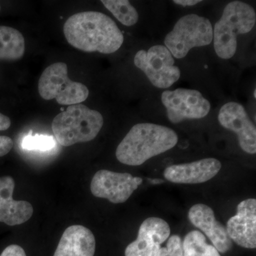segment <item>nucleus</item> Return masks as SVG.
I'll return each mask as SVG.
<instances>
[{"instance_id":"obj_10","label":"nucleus","mask_w":256,"mask_h":256,"mask_svg":"<svg viewBox=\"0 0 256 256\" xmlns=\"http://www.w3.org/2000/svg\"><path fill=\"white\" fill-rule=\"evenodd\" d=\"M220 126L237 134L239 146L248 153H256V128L245 108L238 102H226L218 114Z\"/></svg>"},{"instance_id":"obj_4","label":"nucleus","mask_w":256,"mask_h":256,"mask_svg":"<svg viewBox=\"0 0 256 256\" xmlns=\"http://www.w3.org/2000/svg\"><path fill=\"white\" fill-rule=\"evenodd\" d=\"M100 112L82 104L69 106L57 114L52 122L56 140L62 146H68L95 139L104 126Z\"/></svg>"},{"instance_id":"obj_14","label":"nucleus","mask_w":256,"mask_h":256,"mask_svg":"<svg viewBox=\"0 0 256 256\" xmlns=\"http://www.w3.org/2000/svg\"><path fill=\"white\" fill-rule=\"evenodd\" d=\"M222 164L215 158H205L185 164L168 166L164 172L166 180L176 184L206 182L220 172Z\"/></svg>"},{"instance_id":"obj_18","label":"nucleus","mask_w":256,"mask_h":256,"mask_svg":"<svg viewBox=\"0 0 256 256\" xmlns=\"http://www.w3.org/2000/svg\"><path fill=\"white\" fill-rule=\"evenodd\" d=\"M182 246L184 256H220L214 246L207 244L206 237L198 230L186 234Z\"/></svg>"},{"instance_id":"obj_19","label":"nucleus","mask_w":256,"mask_h":256,"mask_svg":"<svg viewBox=\"0 0 256 256\" xmlns=\"http://www.w3.org/2000/svg\"><path fill=\"white\" fill-rule=\"evenodd\" d=\"M101 2L124 26H131L138 23L139 14L128 0H102Z\"/></svg>"},{"instance_id":"obj_8","label":"nucleus","mask_w":256,"mask_h":256,"mask_svg":"<svg viewBox=\"0 0 256 256\" xmlns=\"http://www.w3.org/2000/svg\"><path fill=\"white\" fill-rule=\"evenodd\" d=\"M166 116L172 124L186 120L202 119L210 114V104L202 92L194 89L166 90L161 95Z\"/></svg>"},{"instance_id":"obj_3","label":"nucleus","mask_w":256,"mask_h":256,"mask_svg":"<svg viewBox=\"0 0 256 256\" xmlns=\"http://www.w3.org/2000/svg\"><path fill=\"white\" fill-rule=\"evenodd\" d=\"M256 23V10L250 4L242 1L228 3L213 28L216 55L222 60L232 58L236 52L238 35L249 33Z\"/></svg>"},{"instance_id":"obj_13","label":"nucleus","mask_w":256,"mask_h":256,"mask_svg":"<svg viewBox=\"0 0 256 256\" xmlns=\"http://www.w3.org/2000/svg\"><path fill=\"white\" fill-rule=\"evenodd\" d=\"M188 220L196 228L202 230L218 252L225 254L233 246L226 228L215 218L214 212L204 204H196L188 212Z\"/></svg>"},{"instance_id":"obj_17","label":"nucleus","mask_w":256,"mask_h":256,"mask_svg":"<svg viewBox=\"0 0 256 256\" xmlns=\"http://www.w3.org/2000/svg\"><path fill=\"white\" fill-rule=\"evenodd\" d=\"M24 53L22 34L10 26H0V60H20Z\"/></svg>"},{"instance_id":"obj_5","label":"nucleus","mask_w":256,"mask_h":256,"mask_svg":"<svg viewBox=\"0 0 256 256\" xmlns=\"http://www.w3.org/2000/svg\"><path fill=\"white\" fill-rule=\"evenodd\" d=\"M213 42V26L208 18L196 14H188L180 18L166 35L164 46L173 57L182 60L190 50L208 46Z\"/></svg>"},{"instance_id":"obj_21","label":"nucleus","mask_w":256,"mask_h":256,"mask_svg":"<svg viewBox=\"0 0 256 256\" xmlns=\"http://www.w3.org/2000/svg\"><path fill=\"white\" fill-rule=\"evenodd\" d=\"M158 256H184L181 238L178 235L170 237L166 246L160 248Z\"/></svg>"},{"instance_id":"obj_7","label":"nucleus","mask_w":256,"mask_h":256,"mask_svg":"<svg viewBox=\"0 0 256 256\" xmlns=\"http://www.w3.org/2000/svg\"><path fill=\"white\" fill-rule=\"evenodd\" d=\"M134 64L158 88H169L181 76V70L175 66L174 57L164 45H154L148 50H138Z\"/></svg>"},{"instance_id":"obj_9","label":"nucleus","mask_w":256,"mask_h":256,"mask_svg":"<svg viewBox=\"0 0 256 256\" xmlns=\"http://www.w3.org/2000/svg\"><path fill=\"white\" fill-rule=\"evenodd\" d=\"M142 181V178H136L129 173L101 170L92 178L90 190L94 196L107 198L111 203H124Z\"/></svg>"},{"instance_id":"obj_2","label":"nucleus","mask_w":256,"mask_h":256,"mask_svg":"<svg viewBox=\"0 0 256 256\" xmlns=\"http://www.w3.org/2000/svg\"><path fill=\"white\" fill-rule=\"evenodd\" d=\"M178 140V134L171 128L150 122L138 124L118 146L116 158L122 164L139 166L172 149Z\"/></svg>"},{"instance_id":"obj_16","label":"nucleus","mask_w":256,"mask_h":256,"mask_svg":"<svg viewBox=\"0 0 256 256\" xmlns=\"http://www.w3.org/2000/svg\"><path fill=\"white\" fill-rule=\"evenodd\" d=\"M95 252L92 232L84 226L74 225L64 232L54 256H94Z\"/></svg>"},{"instance_id":"obj_26","label":"nucleus","mask_w":256,"mask_h":256,"mask_svg":"<svg viewBox=\"0 0 256 256\" xmlns=\"http://www.w3.org/2000/svg\"><path fill=\"white\" fill-rule=\"evenodd\" d=\"M254 98H256V89H254Z\"/></svg>"},{"instance_id":"obj_27","label":"nucleus","mask_w":256,"mask_h":256,"mask_svg":"<svg viewBox=\"0 0 256 256\" xmlns=\"http://www.w3.org/2000/svg\"><path fill=\"white\" fill-rule=\"evenodd\" d=\"M0 10H1V8H0Z\"/></svg>"},{"instance_id":"obj_11","label":"nucleus","mask_w":256,"mask_h":256,"mask_svg":"<svg viewBox=\"0 0 256 256\" xmlns=\"http://www.w3.org/2000/svg\"><path fill=\"white\" fill-rule=\"evenodd\" d=\"M170 236L169 224L156 217L146 218L141 224L138 238L126 248V256H158L161 244Z\"/></svg>"},{"instance_id":"obj_25","label":"nucleus","mask_w":256,"mask_h":256,"mask_svg":"<svg viewBox=\"0 0 256 256\" xmlns=\"http://www.w3.org/2000/svg\"><path fill=\"white\" fill-rule=\"evenodd\" d=\"M150 182L152 184H162L164 182L162 180H159V178H154V180H152V178H148Z\"/></svg>"},{"instance_id":"obj_20","label":"nucleus","mask_w":256,"mask_h":256,"mask_svg":"<svg viewBox=\"0 0 256 256\" xmlns=\"http://www.w3.org/2000/svg\"><path fill=\"white\" fill-rule=\"evenodd\" d=\"M56 146V140L53 136L46 134H32V131L24 137L22 146L28 151L46 152L53 149Z\"/></svg>"},{"instance_id":"obj_12","label":"nucleus","mask_w":256,"mask_h":256,"mask_svg":"<svg viewBox=\"0 0 256 256\" xmlns=\"http://www.w3.org/2000/svg\"><path fill=\"white\" fill-rule=\"evenodd\" d=\"M229 238L239 246L254 249L256 247V200L248 198L237 207V214L227 222Z\"/></svg>"},{"instance_id":"obj_23","label":"nucleus","mask_w":256,"mask_h":256,"mask_svg":"<svg viewBox=\"0 0 256 256\" xmlns=\"http://www.w3.org/2000/svg\"><path fill=\"white\" fill-rule=\"evenodd\" d=\"M11 126V120L8 116L0 112V131L6 130Z\"/></svg>"},{"instance_id":"obj_6","label":"nucleus","mask_w":256,"mask_h":256,"mask_svg":"<svg viewBox=\"0 0 256 256\" xmlns=\"http://www.w3.org/2000/svg\"><path fill=\"white\" fill-rule=\"evenodd\" d=\"M38 92L42 98L56 99L62 106L80 104L88 98L89 90L82 82L70 80L68 66L63 62L52 64L42 73L38 80Z\"/></svg>"},{"instance_id":"obj_24","label":"nucleus","mask_w":256,"mask_h":256,"mask_svg":"<svg viewBox=\"0 0 256 256\" xmlns=\"http://www.w3.org/2000/svg\"><path fill=\"white\" fill-rule=\"evenodd\" d=\"M173 2L183 6H192L202 2V1L201 0H174Z\"/></svg>"},{"instance_id":"obj_22","label":"nucleus","mask_w":256,"mask_h":256,"mask_svg":"<svg viewBox=\"0 0 256 256\" xmlns=\"http://www.w3.org/2000/svg\"><path fill=\"white\" fill-rule=\"evenodd\" d=\"M0 256H26L24 250L18 245H10L3 250Z\"/></svg>"},{"instance_id":"obj_1","label":"nucleus","mask_w":256,"mask_h":256,"mask_svg":"<svg viewBox=\"0 0 256 256\" xmlns=\"http://www.w3.org/2000/svg\"><path fill=\"white\" fill-rule=\"evenodd\" d=\"M69 44L85 52L114 53L124 42L122 32L116 22L104 13L84 12L72 15L64 26Z\"/></svg>"},{"instance_id":"obj_15","label":"nucleus","mask_w":256,"mask_h":256,"mask_svg":"<svg viewBox=\"0 0 256 256\" xmlns=\"http://www.w3.org/2000/svg\"><path fill=\"white\" fill-rule=\"evenodd\" d=\"M14 180L10 176L0 178V222L8 226L20 225L30 220L33 206L30 202L13 198Z\"/></svg>"}]
</instances>
